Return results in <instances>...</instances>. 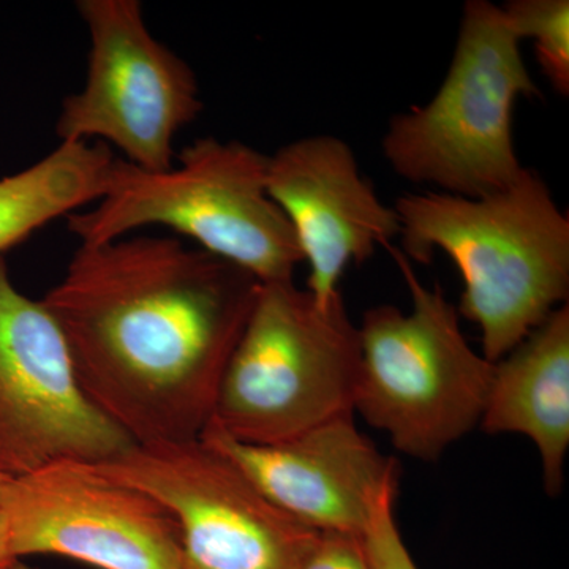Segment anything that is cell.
<instances>
[{
  "mask_svg": "<svg viewBox=\"0 0 569 569\" xmlns=\"http://www.w3.org/2000/svg\"><path fill=\"white\" fill-rule=\"evenodd\" d=\"M92 467L173 515L186 569H296L320 535L276 507L203 437L133 445Z\"/></svg>",
  "mask_w": 569,
  "mask_h": 569,
  "instance_id": "cell-8",
  "label": "cell"
},
{
  "mask_svg": "<svg viewBox=\"0 0 569 569\" xmlns=\"http://www.w3.org/2000/svg\"><path fill=\"white\" fill-rule=\"evenodd\" d=\"M541 91L503 10L468 0L436 96L391 118L381 151L399 178L463 198L507 189L523 171L515 144L520 99Z\"/></svg>",
  "mask_w": 569,
  "mask_h": 569,
  "instance_id": "cell-4",
  "label": "cell"
},
{
  "mask_svg": "<svg viewBox=\"0 0 569 569\" xmlns=\"http://www.w3.org/2000/svg\"><path fill=\"white\" fill-rule=\"evenodd\" d=\"M399 482L389 486L373 507L362 533L367 560L372 569H418L408 552L395 515Z\"/></svg>",
  "mask_w": 569,
  "mask_h": 569,
  "instance_id": "cell-16",
  "label": "cell"
},
{
  "mask_svg": "<svg viewBox=\"0 0 569 569\" xmlns=\"http://www.w3.org/2000/svg\"><path fill=\"white\" fill-rule=\"evenodd\" d=\"M11 556H61L99 569H186L181 529L156 498L61 462L0 486Z\"/></svg>",
  "mask_w": 569,
  "mask_h": 569,
  "instance_id": "cell-10",
  "label": "cell"
},
{
  "mask_svg": "<svg viewBox=\"0 0 569 569\" xmlns=\"http://www.w3.org/2000/svg\"><path fill=\"white\" fill-rule=\"evenodd\" d=\"M6 569H36V568L29 567V565H26L24 561L17 559V560L11 561L9 567H7Z\"/></svg>",
  "mask_w": 569,
  "mask_h": 569,
  "instance_id": "cell-19",
  "label": "cell"
},
{
  "mask_svg": "<svg viewBox=\"0 0 569 569\" xmlns=\"http://www.w3.org/2000/svg\"><path fill=\"white\" fill-rule=\"evenodd\" d=\"M400 252L429 264L447 253L462 277L460 317L481 329L482 356L496 365L569 295V219L538 171L523 168L486 197L406 193L395 206Z\"/></svg>",
  "mask_w": 569,
  "mask_h": 569,
  "instance_id": "cell-2",
  "label": "cell"
},
{
  "mask_svg": "<svg viewBox=\"0 0 569 569\" xmlns=\"http://www.w3.org/2000/svg\"><path fill=\"white\" fill-rule=\"evenodd\" d=\"M268 192L293 228L318 305L339 298L348 266H361L399 238V217L362 176L351 146L318 133L288 142L268 160Z\"/></svg>",
  "mask_w": 569,
  "mask_h": 569,
  "instance_id": "cell-11",
  "label": "cell"
},
{
  "mask_svg": "<svg viewBox=\"0 0 569 569\" xmlns=\"http://www.w3.org/2000/svg\"><path fill=\"white\" fill-rule=\"evenodd\" d=\"M89 33L88 77L62 102L61 142L97 140L148 171L173 167L174 138L203 111L189 63L146 24L138 0H80Z\"/></svg>",
  "mask_w": 569,
  "mask_h": 569,
  "instance_id": "cell-7",
  "label": "cell"
},
{
  "mask_svg": "<svg viewBox=\"0 0 569 569\" xmlns=\"http://www.w3.org/2000/svg\"><path fill=\"white\" fill-rule=\"evenodd\" d=\"M509 28L533 41L542 74L556 92L569 96V2L568 0H509L501 7Z\"/></svg>",
  "mask_w": 569,
  "mask_h": 569,
  "instance_id": "cell-15",
  "label": "cell"
},
{
  "mask_svg": "<svg viewBox=\"0 0 569 569\" xmlns=\"http://www.w3.org/2000/svg\"><path fill=\"white\" fill-rule=\"evenodd\" d=\"M206 441L234 460L276 507L317 531L362 537L399 463L342 415L277 445H246L209 426Z\"/></svg>",
  "mask_w": 569,
  "mask_h": 569,
  "instance_id": "cell-12",
  "label": "cell"
},
{
  "mask_svg": "<svg viewBox=\"0 0 569 569\" xmlns=\"http://www.w3.org/2000/svg\"><path fill=\"white\" fill-rule=\"evenodd\" d=\"M252 274L173 236L80 246L40 299L78 383L134 445L200 438L252 312Z\"/></svg>",
  "mask_w": 569,
  "mask_h": 569,
  "instance_id": "cell-1",
  "label": "cell"
},
{
  "mask_svg": "<svg viewBox=\"0 0 569 569\" xmlns=\"http://www.w3.org/2000/svg\"><path fill=\"white\" fill-rule=\"evenodd\" d=\"M133 445L82 392L54 318L14 287L0 257V475L96 466Z\"/></svg>",
  "mask_w": 569,
  "mask_h": 569,
  "instance_id": "cell-9",
  "label": "cell"
},
{
  "mask_svg": "<svg viewBox=\"0 0 569 569\" xmlns=\"http://www.w3.org/2000/svg\"><path fill=\"white\" fill-rule=\"evenodd\" d=\"M296 569H372L361 537L320 531L317 541Z\"/></svg>",
  "mask_w": 569,
  "mask_h": 569,
  "instance_id": "cell-17",
  "label": "cell"
},
{
  "mask_svg": "<svg viewBox=\"0 0 569 569\" xmlns=\"http://www.w3.org/2000/svg\"><path fill=\"white\" fill-rule=\"evenodd\" d=\"M359 365L342 295L320 306L295 280L260 283L209 426L239 443H283L355 413Z\"/></svg>",
  "mask_w": 569,
  "mask_h": 569,
  "instance_id": "cell-6",
  "label": "cell"
},
{
  "mask_svg": "<svg viewBox=\"0 0 569 569\" xmlns=\"http://www.w3.org/2000/svg\"><path fill=\"white\" fill-rule=\"evenodd\" d=\"M13 560L17 559L11 556L6 518H3L2 512H0V569H6Z\"/></svg>",
  "mask_w": 569,
  "mask_h": 569,
  "instance_id": "cell-18",
  "label": "cell"
},
{
  "mask_svg": "<svg viewBox=\"0 0 569 569\" xmlns=\"http://www.w3.org/2000/svg\"><path fill=\"white\" fill-rule=\"evenodd\" d=\"M114 162L104 142H61L32 167L0 179V257L44 224L97 203Z\"/></svg>",
  "mask_w": 569,
  "mask_h": 569,
  "instance_id": "cell-14",
  "label": "cell"
},
{
  "mask_svg": "<svg viewBox=\"0 0 569 569\" xmlns=\"http://www.w3.org/2000/svg\"><path fill=\"white\" fill-rule=\"evenodd\" d=\"M6 477H2V475H0V486H2V482L6 481Z\"/></svg>",
  "mask_w": 569,
  "mask_h": 569,
  "instance_id": "cell-20",
  "label": "cell"
},
{
  "mask_svg": "<svg viewBox=\"0 0 569 569\" xmlns=\"http://www.w3.org/2000/svg\"><path fill=\"white\" fill-rule=\"evenodd\" d=\"M479 427L529 437L539 452L549 497L565 485L569 448V306L556 310L493 365Z\"/></svg>",
  "mask_w": 569,
  "mask_h": 569,
  "instance_id": "cell-13",
  "label": "cell"
},
{
  "mask_svg": "<svg viewBox=\"0 0 569 569\" xmlns=\"http://www.w3.org/2000/svg\"><path fill=\"white\" fill-rule=\"evenodd\" d=\"M268 160L241 141L201 138L163 171L116 157L107 192L67 217L80 246L103 244L146 227L170 228L260 283L290 282L301 264L293 228L268 192Z\"/></svg>",
  "mask_w": 569,
  "mask_h": 569,
  "instance_id": "cell-3",
  "label": "cell"
},
{
  "mask_svg": "<svg viewBox=\"0 0 569 569\" xmlns=\"http://www.w3.org/2000/svg\"><path fill=\"white\" fill-rule=\"evenodd\" d=\"M411 309L381 305L358 326L361 365L355 411L408 458L436 462L481 422L493 365L467 342L458 307L427 287L406 254L388 246Z\"/></svg>",
  "mask_w": 569,
  "mask_h": 569,
  "instance_id": "cell-5",
  "label": "cell"
}]
</instances>
